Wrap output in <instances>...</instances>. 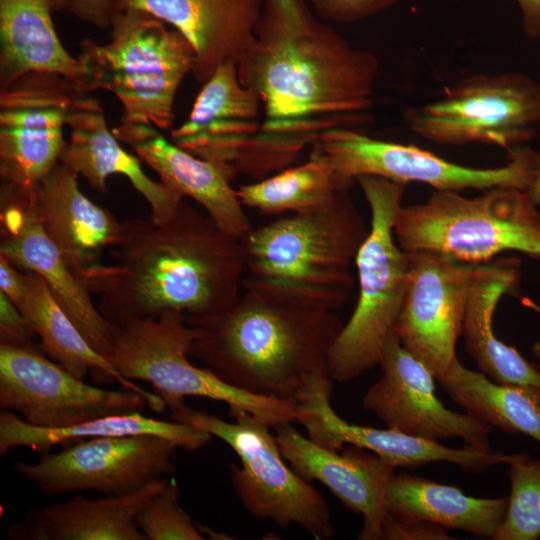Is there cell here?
Here are the masks:
<instances>
[{
	"label": "cell",
	"mask_w": 540,
	"mask_h": 540,
	"mask_svg": "<svg viewBox=\"0 0 540 540\" xmlns=\"http://www.w3.org/2000/svg\"><path fill=\"white\" fill-rule=\"evenodd\" d=\"M237 72L263 109L247 169L255 180L290 167L322 133L372 119L377 57L319 20L305 0L266 1Z\"/></svg>",
	"instance_id": "obj_1"
},
{
	"label": "cell",
	"mask_w": 540,
	"mask_h": 540,
	"mask_svg": "<svg viewBox=\"0 0 540 540\" xmlns=\"http://www.w3.org/2000/svg\"><path fill=\"white\" fill-rule=\"evenodd\" d=\"M110 253L113 272L99 309L111 323L168 311L191 323L222 313L242 294L241 239L185 200L164 222L123 221Z\"/></svg>",
	"instance_id": "obj_2"
},
{
	"label": "cell",
	"mask_w": 540,
	"mask_h": 540,
	"mask_svg": "<svg viewBox=\"0 0 540 540\" xmlns=\"http://www.w3.org/2000/svg\"><path fill=\"white\" fill-rule=\"evenodd\" d=\"M189 324L201 330L191 358L236 388L293 403L329 375V352L344 325L334 311L247 290L222 313Z\"/></svg>",
	"instance_id": "obj_3"
},
{
	"label": "cell",
	"mask_w": 540,
	"mask_h": 540,
	"mask_svg": "<svg viewBox=\"0 0 540 540\" xmlns=\"http://www.w3.org/2000/svg\"><path fill=\"white\" fill-rule=\"evenodd\" d=\"M368 231L348 191L322 208L252 227L241 238L243 289L335 311L352 294V264Z\"/></svg>",
	"instance_id": "obj_4"
},
{
	"label": "cell",
	"mask_w": 540,
	"mask_h": 540,
	"mask_svg": "<svg viewBox=\"0 0 540 540\" xmlns=\"http://www.w3.org/2000/svg\"><path fill=\"white\" fill-rule=\"evenodd\" d=\"M164 23L142 11L118 10L108 43L80 44L76 84L85 93H114L122 105L120 122L161 131L173 125L175 96L193 72L195 53L185 36Z\"/></svg>",
	"instance_id": "obj_5"
},
{
	"label": "cell",
	"mask_w": 540,
	"mask_h": 540,
	"mask_svg": "<svg viewBox=\"0 0 540 540\" xmlns=\"http://www.w3.org/2000/svg\"><path fill=\"white\" fill-rule=\"evenodd\" d=\"M355 181L369 205L371 220L354 262L358 300L328 356L329 375L339 383L379 366L385 342L401 313L409 266L408 254L394 234L406 185L374 175H361Z\"/></svg>",
	"instance_id": "obj_6"
},
{
	"label": "cell",
	"mask_w": 540,
	"mask_h": 540,
	"mask_svg": "<svg viewBox=\"0 0 540 540\" xmlns=\"http://www.w3.org/2000/svg\"><path fill=\"white\" fill-rule=\"evenodd\" d=\"M394 234L404 251L431 250L472 265L516 251L540 260V214L525 190L495 187L475 197L435 190L402 205Z\"/></svg>",
	"instance_id": "obj_7"
},
{
	"label": "cell",
	"mask_w": 540,
	"mask_h": 540,
	"mask_svg": "<svg viewBox=\"0 0 540 540\" xmlns=\"http://www.w3.org/2000/svg\"><path fill=\"white\" fill-rule=\"evenodd\" d=\"M112 324L114 338L108 359L126 379L151 384L167 408L194 396L224 402L229 412H248L270 427L295 422V403L241 390L209 368L194 365L189 352L201 330L189 324L185 314L168 311L155 318Z\"/></svg>",
	"instance_id": "obj_8"
},
{
	"label": "cell",
	"mask_w": 540,
	"mask_h": 540,
	"mask_svg": "<svg viewBox=\"0 0 540 540\" xmlns=\"http://www.w3.org/2000/svg\"><path fill=\"white\" fill-rule=\"evenodd\" d=\"M174 421L191 425L225 442L241 465H229L238 499L252 515L282 528L296 524L315 539L334 535L330 509L311 482L285 463L270 426L245 411L229 412L233 422L195 410L184 401L169 407Z\"/></svg>",
	"instance_id": "obj_9"
},
{
	"label": "cell",
	"mask_w": 540,
	"mask_h": 540,
	"mask_svg": "<svg viewBox=\"0 0 540 540\" xmlns=\"http://www.w3.org/2000/svg\"><path fill=\"white\" fill-rule=\"evenodd\" d=\"M403 118L411 131L436 144L511 151L540 127V81L520 72L471 75L445 87L439 98L406 108Z\"/></svg>",
	"instance_id": "obj_10"
},
{
	"label": "cell",
	"mask_w": 540,
	"mask_h": 540,
	"mask_svg": "<svg viewBox=\"0 0 540 540\" xmlns=\"http://www.w3.org/2000/svg\"><path fill=\"white\" fill-rule=\"evenodd\" d=\"M336 170L355 181L374 175L398 183H423L435 190L485 191L495 187L527 190L537 152L526 147L509 151L507 163L478 168L451 162L413 144L372 138L358 129L338 128L322 133L315 143Z\"/></svg>",
	"instance_id": "obj_11"
},
{
	"label": "cell",
	"mask_w": 540,
	"mask_h": 540,
	"mask_svg": "<svg viewBox=\"0 0 540 540\" xmlns=\"http://www.w3.org/2000/svg\"><path fill=\"white\" fill-rule=\"evenodd\" d=\"M80 89L56 73L30 72L0 91V194L25 196L59 163Z\"/></svg>",
	"instance_id": "obj_12"
},
{
	"label": "cell",
	"mask_w": 540,
	"mask_h": 540,
	"mask_svg": "<svg viewBox=\"0 0 540 540\" xmlns=\"http://www.w3.org/2000/svg\"><path fill=\"white\" fill-rule=\"evenodd\" d=\"M147 406L155 411L141 393L85 383L47 357L41 346L0 342V409L18 413L31 425L62 428Z\"/></svg>",
	"instance_id": "obj_13"
},
{
	"label": "cell",
	"mask_w": 540,
	"mask_h": 540,
	"mask_svg": "<svg viewBox=\"0 0 540 540\" xmlns=\"http://www.w3.org/2000/svg\"><path fill=\"white\" fill-rule=\"evenodd\" d=\"M177 448L155 435L93 437L42 454L35 463H16L14 471L47 495H119L173 474Z\"/></svg>",
	"instance_id": "obj_14"
},
{
	"label": "cell",
	"mask_w": 540,
	"mask_h": 540,
	"mask_svg": "<svg viewBox=\"0 0 540 540\" xmlns=\"http://www.w3.org/2000/svg\"><path fill=\"white\" fill-rule=\"evenodd\" d=\"M406 252L407 288L393 332L437 379L457 357L469 297L487 263L464 264L431 250Z\"/></svg>",
	"instance_id": "obj_15"
},
{
	"label": "cell",
	"mask_w": 540,
	"mask_h": 540,
	"mask_svg": "<svg viewBox=\"0 0 540 540\" xmlns=\"http://www.w3.org/2000/svg\"><path fill=\"white\" fill-rule=\"evenodd\" d=\"M379 366L381 376L368 388L362 404L387 428L434 441L457 437L468 446L491 451V426L446 408L435 394L434 374L394 332L385 342Z\"/></svg>",
	"instance_id": "obj_16"
},
{
	"label": "cell",
	"mask_w": 540,
	"mask_h": 540,
	"mask_svg": "<svg viewBox=\"0 0 540 540\" xmlns=\"http://www.w3.org/2000/svg\"><path fill=\"white\" fill-rule=\"evenodd\" d=\"M0 235V255L17 268L41 276L89 345L108 358L113 345V324L93 303L91 290L46 234L32 193L26 196L0 194Z\"/></svg>",
	"instance_id": "obj_17"
},
{
	"label": "cell",
	"mask_w": 540,
	"mask_h": 540,
	"mask_svg": "<svg viewBox=\"0 0 540 540\" xmlns=\"http://www.w3.org/2000/svg\"><path fill=\"white\" fill-rule=\"evenodd\" d=\"M263 109L258 96L226 61L203 83L189 117L171 130L170 140L200 158L245 174L259 143Z\"/></svg>",
	"instance_id": "obj_18"
},
{
	"label": "cell",
	"mask_w": 540,
	"mask_h": 540,
	"mask_svg": "<svg viewBox=\"0 0 540 540\" xmlns=\"http://www.w3.org/2000/svg\"><path fill=\"white\" fill-rule=\"evenodd\" d=\"M77 178L58 163L33 190L32 200L67 264L91 292L100 294L113 272L112 264L104 263V253L117 242L122 222L88 199Z\"/></svg>",
	"instance_id": "obj_19"
},
{
	"label": "cell",
	"mask_w": 540,
	"mask_h": 540,
	"mask_svg": "<svg viewBox=\"0 0 540 540\" xmlns=\"http://www.w3.org/2000/svg\"><path fill=\"white\" fill-rule=\"evenodd\" d=\"M283 458L303 479L325 485L348 509L360 515L361 540H380L387 516L385 493L395 467L373 452L348 445L342 453L302 435L292 423L273 427Z\"/></svg>",
	"instance_id": "obj_20"
},
{
	"label": "cell",
	"mask_w": 540,
	"mask_h": 540,
	"mask_svg": "<svg viewBox=\"0 0 540 540\" xmlns=\"http://www.w3.org/2000/svg\"><path fill=\"white\" fill-rule=\"evenodd\" d=\"M112 132L129 145L160 177V181L202 206L225 232L241 239L252 228L237 190L231 185L237 171L209 161L167 140L149 124L120 122Z\"/></svg>",
	"instance_id": "obj_21"
},
{
	"label": "cell",
	"mask_w": 540,
	"mask_h": 540,
	"mask_svg": "<svg viewBox=\"0 0 540 540\" xmlns=\"http://www.w3.org/2000/svg\"><path fill=\"white\" fill-rule=\"evenodd\" d=\"M69 139L59 163L101 193L107 192V177L125 176L151 208L150 219L160 223L169 219L184 196L163 182L148 177L137 157L128 153L110 131L99 100L80 91L67 119Z\"/></svg>",
	"instance_id": "obj_22"
},
{
	"label": "cell",
	"mask_w": 540,
	"mask_h": 540,
	"mask_svg": "<svg viewBox=\"0 0 540 540\" xmlns=\"http://www.w3.org/2000/svg\"><path fill=\"white\" fill-rule=\"evenodd\" d=\"M266 1L116 0L115 11H142L178 30L194 49L192 74L203 84L224 62L237 64L253 38Z\"/></svg>",
	"instance_id": "obj_23"
},
{
	"label": "cell",
	"mask_w": 540,
	"mask_h": 540,
	"mask_svg": "<svg viewBox=\"0 0 540 540\" xmlns=\"http://www.w3.org/2000/svg\"><path fill=\"white\" fill-rule=\"evenodd\" d=\"M166 477L141 488L98 499L74 497L32 508L9 528L11 539L147 540L136 524L138 512L167 484Z\"/></svg>",
	"instance_id": "obj_24"
},
{
	"label": "cell",
	"mask_w": 540,
	"mask_h": 540,
	"mask_svg": "<svg viewBox=\"0 0 540 540\" xmlns=\"http://www.w3.org/2000/svg\"><path fill=\"white\" fill-rule=\"evenodd\" d=\"M520 278V263L515 258L487 263L472 288L462 335L467 353L490 380L522 387L540 396V368L515 347L498 339L493 331L499 301L517 289Z\"/></svg>",
	"instance_id": "obj_25"
},
{
	"label": "cell",
	"mask_w": 540,
	"mask_h": 540,
	"mask_svg": "<svg viewBox=\"0 0 540 540\" xmlns=\"http://www.w3.org/2000/svg\"><path fill=\"white\" fill-rule=\"evenodd\" d=\"M70 0H0V91L30 72L77 80V59L60 41L52 13Z\"/></svg>",
	"instance_id": "obj_26"
},
{
	"label": "cell",
	"mask_w": 540,
	"mask_h": 540,
	"mask_svg": "<svg viewBox=\"0 0 540 540\" xmlns=\"http://www.w3.org/2000/svg\"><path fill=\"white\" fill-rule=\"evenodd\" d=\"M508 496L478 498L458 487L419 476L395 474L385 493L387 514L405 521H426L477 536L494 538L501 527Z\"/></svg>",
	"instance_id": "obj_27"
},
{
	"label": "cell",
	"mask_w": 540,
	"mask_h": 540,
	"mask_svg": "<svg viewBox=\"0 0 540 540\" xmlns=\"http://www.w3.org/2000/svg\"><path fill=\"white\" fill-rule=\"evenodd\" d=\"M26 272L29 286L18 308L39 337L47 357L80 379L90 373L98 384L116 383L145 395L157 413L166 409L165 402L156 393L123 377L108 358L97 353L55 300L44 279L33 271Z\"/></svg>",
	"instance_id": "obj_28"
},
{
	"label": "cell",
	"mask_w": 540,
	"mask_h": 540,
	"mask_svg": "<svg viewBox=\"0 0 540 540\" xmlns=\"http://www.w3.org/2000/svg\"><path fill=\"white\" fill-rule=\"evenodd\" d=\"M320 443L331 450L346 445L373 452L390 465L414 468L434 462H448L466 470L480 471L496 465H509L523 454L493 453L471 446L451 448L438 441L394 429L351 424L335 411L325 414L318 426Z\"/></svg>",
	"instance_id": "obj_29"
},
{
	"label": "cell",
	"mask_w": 540,
	"mask_h": 540,
	"mask_svg": "<svg viewBox=\"0 0 540 540\" xmlns=\"http://www.w3.org/2000/svg\"><path fill=\"white\" fill-rule=\"evenodd\" d=\"M128 435L160 436L186 451L201 449L212 439L209 433L191 425L154 419L141 412L99 417L62 428L39 427L27 423L14 412L0 413L1 455L16 447H28L42 455L57 445L87 438Z\"/></svg>",
	"instance_id": "obj_30"
},
{
	"label": "cell",
	"mask_w": 540,
	"mask_h": 540,
	"mask_svg": "<svg viewBox=\"0 0 540 540\" xmlns=\"http://www.w3.org/2000/svg\"><path fill=\"white\" fill-rule=\"evenodd\" d=\"M457 405L476 419L506 433L523 434L540 444V396L518 386L495 383L464 366L458 357L439 378Z\"/></svg>",
	"instance_id": "obj_31"
},
{
	"label": "cell",
	"mask_w": 540,
	"mask_h": 540,
	"mask_svg": "<svg viewBox=\"0 0 540 540\" xmlns=\"http://www.w3.org/2000/svg\"><path fill=\"white\" fill-rule=\"evenodd\" d=\"M353 182L342 176L324 152L312 145L305 162L241 185L236 190L244 207L264 214H294L328 205L349 191Z\"/></svg>",
	"instance_id": "obj_32"
},
{
	"label": "cell",
	"mask_w": 540,
	"mask_h": 540,
	"mask_svg": "<svg viewBox=\"0 0 540 540\" xmlns=\"http://www.w3.org/2000/svg\"><path fill=\"white\" fill-rule=\"evenodd\" d=\"M510 495L495 540H536L540 537V459L523 454L508 465Z\"/></svg>",
	"instance_id": "obj_33"
},
{
	"label": "cell",
	"mask_w": 540,
	"mask_h": 540,
	"mask_svg": "<svg viewBox=\"0 0 540 540\" xmlns=\"http://www.w3.org/2000/svg\"><path fill=\"white\" fill-rule=\"evenodd\" d=\"M136 524L147 540H203L198 524L179 502V487L168 479L165 487L138 512Z\"/></svg>",
	"instance_id": "obj_34"
},
{
	"label": "cell",
	"mask_w": 540,
	"mask_h": 540,
	"mask_svg": "<svg viewBox=\"0 0 540 540\" xmlns=\"http://www.w3.org/2000/svg\"><path fill=\"white\" fill-rule=\"evenodd\" d=\"M324 21L352 23L378 15L399 0H305Z\"/></svg>",
	"instance_id": "obj_35"
},
{
	"label": "cell",
	"mask_w": 540,
	"mask_h": 540,
	"mask_svg": "<svg viewBox=\"0 0 540 540\" xmlns=\"http://www.w3.org/2000/svg\"><path fill=\"white\" fill-rule=\"evenodd\" d=\"M37 336L20 309L0 291V342L40 346Z\"/></svg>",
	"instance_id": "obj_36"
},
{
	"label": "cell",
	"mask_w": 540,
	"mask_h": 540,
	"mask_svg": "<svg viewBox=\"0 0 540 540\" xmlns=\"http://www.w3.org/2000/svg\"><path fill=\"white\" fill-rule=\"evenodd\" d=\"M385 540H449L446 528L426 521H405L387 514L382 526Z\"/></svg>",
	"instance_id": "obj_37"
},
{
	"label": "cell",
	"mask_w": 540,
	"mask_h": 540,
	"mask_svg": "<svg viewBox=\"0 0 540 540\" xmlns=\"http://www.w3.org/2000/svg\"><path fill=\"white\" fill-rule=\"evenodd\" d=\"M116 0H70L69 8L81 20L99 28L111 25Z\"/></svg>",
	"instance_id": "obj_38"
},
{
	"label": "cell",
	"mask_w": 540,
	"mask_h": 540,
	"mask_svg": "<svg viewBox=\"0 0 540 540\" xmlns=\"http://www.w3.org/2000/svg\"><path fill=\"white\" fill-rule=\"evenodd\" d=\"M5 256L0 255V291L17 307L23 301L29 286V276L18 270Z\"/></svg>",
	"instance_id": "obj_39"
},
{
	"label": "cell",
	"mask_w": 540,
	"mask_h": 540,
	"mask_svg": "<svg viewBox=\"0 0 540 540\" xmlns=\"http://www.w3.org/2000/svg\"><path fill=\"white\" fill-rule=\"evenodd\" d=\"M519 5L523 28L528 37L540 36V0H516Z\"/></svg>",
	"instance_id": "obj_40"
},
{
	"label": "cell",
	"mask_w": 540,
	"mask_h": 540,
	"mask_svg": "<svg viewBox=\"0 0 540 540\" xmlns=\"http://www.w3.org/2000/svg\"><path fill=\"white\" fill-rule=\"evenodd\" d=\"M530 199L538 207L540 206V154H537L532 179L526 190Z\"/></svg>",
	"instance_id": "obj_41"
},
{
	"label": "cell",
	"mask_w": 540,
	"mask_h": 540,
	"mask_svg": "<svg viewBox=\"0 0 540 540\" xmlns=\"http://www.w3.org/2000/svg\"><path fill=\"white\" fill-rule=\"evenodd\" d=\"M531 352L534 358L540 362V339L534 342Z\"/></svg>",
	"instance_id": "obj_42"
}]
</instances>
